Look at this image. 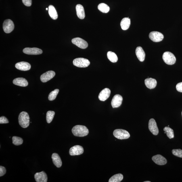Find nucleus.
Instances as JSON below:
<instances>
[{
  "mask_svg": "<svg viewBox=\"0 0 182 182\" xmlns=\"http://www.w3.org/2000/svg\"><path fill=\"white\" fill-rule=\"evenodd\" d=\"M49 14L50 16L53 20H56L58 18V15L54 7L50 5L49 7Z\"/></svg>",
  "mask_w": 182,
  "mask_h": 182,
  "instance_id": "obj_24",
  "label": "nucleus"
},
{
  "mask_svg": "<svg viewBox=\"0 0 182 182\" xmlns=\"http://www.w3.org/2000/svg\"><path fill=\"white\" fill-rule=\"evenodd\" d=\"M23 52L27 54L36 55L41 54L43 51L37 48H26L23 50Z\"/></svg>",
  "mask_w": 182,
  "mask_h": 182,
  "instance_id": "obj_11",
  "label": "nucleus"
},
{
  "mask_svg": "<svg viewBox=\"0 0 182 182\" xmlns=\"http://www.w3.org/2000/svg\"><path fill=\"white\" fill-rule=\"evenodd\" d=\"M53 164L57 168H60L62 166V163L60 157L56 153H53L52 156Z\"/></svg>",
  "mask_w": 182,
  "mask_h": 182,
  "instance_id": "obj_22",
  "label": "nucleus"
},
{
  "mask_svg": "<svg viewBox=\"0 0 182 182\" xmlns=\"http://www.w3.org/2000/svg\"><path fill=\"white\" fill-rule=\"evenodd\" d=\"M72 132L76 136L83 137L89 134V131L85 126L77 125L73 128Z\"/></svg>",
  "mask_w": 182,
  "mask_h": 182,
  "instance_id": "obj_1",
  "label": "nucleus"
},
{
  "mask_svg": "<svg viewBox=\"0 0 182 182\" xmlns=\"http://www.w3.org/2000/svg\"><path fill=\"white\" fill-rule=\"evenodd\" d=\"M152 159L153 161L158 165H164L167 163L166 158L160 154L153 156Z\"/></svg>",
  "mask_w": 182,
  "mask_h": 182,
  "instance_id": "obj_14",
  "label": "nucleus"
},
{
  "mask_svg": "<svg viewBox=\"0 0 182 182\" xmlns=\"http://www.w3.org/2000/svg\"><path fill=\"white\" fill-rule=\"evenodd\" d=\"M176 89L178 91L182 93V82L177 84L176 86Z\"/></svg>",
  "mask_w": 182,
  "mask_h": 182,
  "instance_id": "obj_36",
  "label": "nucleus"
},
{
  "mask_svg": "<svg viewBox=\"0 0 182 182\" xmlns=\"http://www.w3.org/2000/svg\"><path fill=\"white\" fill-rule=\"evenodd\" d=\"M76 9L77 15L78 18L81 19H83L85 18V11L83 6L80 4H78L76 6Z\"/></svg>",
  "mask_w": 182,
  "mask_h": 182,
  "instance_id": "obj_18",
  "label": "nucleus"
},
{
  "mask_svg": "<svg viewBox=\"0 0 182 182\" xmlns=\"http://www.w3.org/2000/svg\"><path fill=\"white\" fill-rule=\"evenodd\" d=\"M107 57L110 62L115 63L118 60V57L116 54L111 51H109L107 54Z\"/></svg>",
  "mask_w": 182,
  "mask_h": 182,
  "instance_id": "obj_25",
  "label": "nucleus"
},
{
  "mask_svg": "<svg viewBox=\"0 0 182 182\" xmlns=\"http://www.w3.org/2000/svg\"><path fill=\"white\" fill-rule=\"evenodd\" d=\"M98 9L99 11L103 13H108L110 11V7L104 3H101L98 6Z\"/></svg>",
  "mask_w": 182,
  "mask_h": 182,
  "instance_id": "obj_27",
  "label": "nucleus"
},
{
  "mask_svg": "<svg viewBox=\"0 0 182 182\" xmlns=\"http://www.w3.org/2000/svg\"><path fill=\"white\" fill-rule=\"evenodd\" d=\"M163 59L166 64L168 65H173L176 62L175 57L170 52H164L163 55Z\"/></svg>",
  "mask_w": 182,
  "mask_h": 182,
  "instance_id": "obj_3",
  "label": "nucleus"
},
{
  "mask_svg": "<svg viewBox=\"0 0 182 182\" xmlns=\"http://www.w3.org/2000/svg\"><path fill=\"white\" fill-rule=\"evenodd\" d=\"M123 179V175L121 174H116L109 179V182H120Z\"/></svg>",
  "mask_w": 182,
  "mask_h": 182,
  "instance_id": "obj_26",
  "label": "nucleus"
},
{
  "mask_svg": "<svg viewBox=\"0 0 182 182\" xmlns=\"http://www.w3.org/2000/svg\"><path fill=\"white\" fill-rule=\"evenodd\" d=\"M73 64L78 67L86 68L89 66L90 62L87 59L78 58L74 59L73 61Z\"/></svg>",
  "mask_w": 182,
  "mask_h": 182,
  "instance_id": "obj_5",
  "label": "nucleus"
},
{
  "mask_svg": "<svg viewBox=\"0 0 182 182\" xmlns=\"http://www.w3.org/2000/svg\"><path fill=\"white\" fill-rule=\"evenodd\" d=\"M145 84L146 86L148 89H152L156 87L157 84V82L156 79L152 78H148L145 80Z\"/></svg>",
  "mask_w": 182,
  "mask_h": 182,
  "instance_id": "obj_21",
  "label": "nucleus"
},
{
  "mask_svg": "<svg viewBox=\"0 0 182 182\" xmlns=\"http://www.w3.org/2000/svg\"><path fill=\"white\" fill-rule=\"evenodd\" d=\"M164 131L166 132L167 136L169 139H171L174 138V131L171 128H169V126L168 127L166 126V127L164 128Z\"/></svg>",
  "mask_w": 182,
  "mask_h": 182,
  "instance_id": "obj_28",
  "label": "nucleus"
},
{
  "mask_svg": "<svg viewBox=\"0 0 182 182\" xmlns=\"http://www.w3.org/2000/svg\"><path fill=\"white\" fill-rule=\"evenodd\" d=\"M72 43L77 47L82 49H85L88 46L87 42L80 38H74L72 40Z\"/></svg>",
  "mask_w": 182,
  "mask_h": 182,
  "instance_id": "obj_7",
  "label": "nucleus"
},
{
  "mask_svg": "<svg viewBox=\"0 0 182 182\" xmlns=\"http://www.w3.org/2000/svg\"><path fill=\"white\" fill-rule=\"evenodd\" d=\"M84 149L83 147L80 145H75L71 148L69 150L71 156H77L83 154Z\"/></svg>",
  "mask_w": 182,
  "mask_h": 182,
  "instance_id": "obj_10",
  "label": "nucleus"
},
{
  "mask_svg": "<svg viewBox=\"0 0 182 182\" xmlns=\"http://www.w3.org/2000/svg\"><path fill=\"white\" fill-rule=\"evenodd\" d=\"M123 98L121 95H116L114 96L111 101L112 106L113 108H118L122 104Z\"/></svg>",
  "mask_w": 182,
  "mask_h": 182,
  "instance_id": "obj_13",
  "label": "nucleus"
},
{
  "mask_svg": "<svg viewBox=\"0 0 182 182\" xmlns=\"http://www.w3.org/2000/svg\"></svg>",
  "mask_w": 182,
  "mask_h": 182,
  "instance_id": "obj_39",
  "label": "nucleus"
},
{
  "mask_svg": "<svg viewBox=\"0 0 182 182\" xmlns=\"http://www.w3.org/2000/svg\"><path fill=\"white\" fill-rule=\"evenodd\" d=\"M144 182H150V181H144Z\"/></svg>",
  "mask_w": 182,
  "mask_h": 182,
  "instance_id": "obj_37",
  "label": "nucleus"
},
{
  "mask_svg": "<svg viewBox=\"0 0 182 182\" xmlns=\"http://www.w3.org/2000/svg\"><path fill=\"white\" fill-rule=\"evenodd\" d=\"M172 153L174 156L182 158V150L181 149H173L172 150Z\"/></svg>",
  "mask_w": 182,
  "mask_h": 182,
  "instance_id": "obj_32",
  "label": "nucleus"
},
{
  "mask_svg": "<svg viewBox=\"0 0 182 182\" xmlns=\"http://www.w3.org/2000/svg\"><path fill=\"white\" fill-rule=\"evenodd\" d=\"M111 91L108 88L103 89L99 95V99L101 101H105L110 97Z\"/></svg>",
  "mask_w": 182,
  "mask_h": 182,
  "instance_id": "obj_16",
  "label": "nucleus"
},
{
  "mask_svg": "<svg viewBox=\"0 0 182 182\" xmlns=\"http://www.w3.org/2000/svg\"><path fill=\"white\" fill-rule=\"evenodd\" d=\"M34 178L37 182H47L48 180L46 174L44 171L36 173L34 175Z\"/></svg>",
  "mask_w": 182,
  "mask_h": 182,
  "instance_id": "obj_15",
  "label": "nucleus"
},
{
  "mask_svg": "<svg viewBox=\"0 0 182 182\" xmlns=\"http://www.w3.org/2000/svg\"><path fill=\"white\" fill-rule=\"evenodd\" d=\"M3 28L4 31L5 33L7 34L10 33L14 29V23L11 20H6L3 23Z\"/></svg>",
  "mask_w": 182,
  "mask_h": 182,
  "instance_id": "obj_6",
  "label": "nucleus"
},
{
  "mask_svg": "<svg viewBox=\"0 0 182 182\" xmlns=\"http://www.w3.org/2000/svg\"><path fill=\"white\" fill-rule=\"evenodd\" d=\"M136 54L140 61L143 62L144 60L145 53L142 48L138 47L136 50Z\"/></svg>",
  "mask_w": 182,
  "mask_h": 182,
  "instance_id": "obj_19",
  "label": "nucleus"
},
{
  "mask_svg": "<svg viewBox=\"0 0 182 182\" xmlns=\"http://www.w3.org/2000/svg\"><path fill=\"white\" fill-rule=\"evenodd\" d=\"M6 173V170L5 167L2 166H0V177H2Z\"/></svg>",
  "mask_w": 182,
  "mask_h": 182,
  "instance_id": "obj_35",
  "label": "nucleus"
},
{
  "mask_svg": "<svg viewBox=\"0 0 182 182\" xmlns=\"http://www.w3.org/2000/svg\"><path fill=\"white\" fill-rule=\"evenodd\" d=\"M9 122V120L6 118L5 116H1L0 118V124H7Z\"/></svg>",
  "mask_w": 182,
  "mask_h": 182,
  "instance_id": "obj_33",
  "label": "nucleus"
},
{
  "mask_svg": "<svg viewBox=\"0 0 182 182\" xmlns=\"http://www.w3.org/2000/svg\"><path fill=\"white\" fill-rule=\"evenodd\" d=\"M22 3L27 7L31 6L32 5V0H22Z\"/></svg>",
  "mask_w": 182,
  "mask_h": 182,
  "instance_id": "obj_34",
  "label": "nucleus"
},
{
  "mask_svg": "<svg viewBox=\"0 0 182 182\" xmlns=\"http://www.w3.org/2000/svg\"><path fill=\"white\" fill-rule=\"evenodd\" d=\"M19 123L23 128H26L30 125V118L28 113L23 111L20 114L18 118Z\"/></svg>",
  "mask_w": 182,
  "mask_h": 182,
  "instance_id": "obj_2",
  "label": "nucleus"
},
{
  "mask_svg": "<svg viewBox=\"0 0 182 182\" xmlns=\"http://www.w3.org/2000/svg\"><path fill=\"white\" fill-rule=\"evenodd\" d=\"M15 67L20 70L27 71L30 69L31 68V65L27 62H20L17 63L15 65Z\"/></svg>",
  "mask_w": 182,
  "mask_h": 182,
  "instance_id": "obj_17",
  "label": "nucleus"
},
{
  "mask_svg": "<svg viewBox=\"0 0 182 182\" xmlns=\"http://www.w3.org/2000/svg\"><path fill=\"white\" fill-rule=\"evenodd\" d=\"M12 140L13 144L16 146L21 145L23 143L22 139L21 138L18 137H13Z\"/></svg>",
  "mask_w": 182,
  "mask_h": 182,
  "instance_id": "obj_31",
  "label": "nucleus"
},
{
  "mask_svg": "<svg viewBox=\"0 0 182 182\" xmlns=\"http://www.w3.org/2000/svg\"><path fill=\"white\" fill-rule=\"evenodd\" d=\"M131 24V20L130 19L128 18H124L120 22V26L122 29L123 30H126L130 27Z\"/></svg>",
  "mask_w": 182,
  "mask_h": 182,
  "instance_id": "obj_23",
  "label": "nucleus"
},
{
  "mask_svg": "<svg viewBox=\"0 0 182 182\" xmlns=\"http://www.w3.org/2000/svg\"><path fill=\"white\" fill-rule=\"evenodd\" d=\"M148 128L151 133L154 135H158V129L157 126L156 121L153 118L149 120L148 124Z\"/></svg>",
  "mask_w": 182,
  "mask_h": 182,
  "instance_id": "obj_9",
  "label": "nucleus"
},
{
  "mask_svg": "<svg viewBox=\"0 0 182 182\" xmlns=\"http://www.w3.org/2000/svg\"><path fill=\"white\" fill-rule=\"evenodd\" d=\"M114 136L119 139L123 140L129 138L130 134L126 130L122 129H116L113 132Z\"/></svg>",
  "mask_w": 182,
  "mask_h": 182,
  "instance_id": "obj_4",
  "label": "nucleus"
},
{
  "mask_svg": "<svg viewBox=\"0 0 182 182\" xmlns=\"http://www.w3.org/2000/svg\"><path fill=\"white\" fill-rule=\"evenodd\" d=\"M46 10H48V9L47 8L46 9Z\"/></svg>",
  "mask_w": 182,
  "mask_h": 182,
  "instance_id": "obj_38",
  "label": "nucleus"
},
{
  "mask_svg": "<svg viewBox=\"0 0 182 182\" xmlns=\"http://www.w3.org/2000/svg\"><path fill=\"white\" fill-rule=\"evenodd\" d=\"M55 113L53 111H49L47 113L46 120L48 123H50L54 117Z\"/></svg>",
  "mask_w": 182,
  "mask_h": 182,
  "instance_id": "obj_29",
  "label": "nucleus"
},
{
  "mask_svg": "<svg viewBox=\"0 0 182 182\" xmlns=\"http://www.w3.org/2000/svg\"><path fill=\"white\" fill-rule=\"evenodd\" d=\"M59 92L58 89H56L50 93L48 96V99L50 101H53L56 99Z\"/></svg>",
  "mask_w": 182,
  "mask_h": 182,
  "instance_id": "obj_30",
  "label": "nucleus"
},
{
  "mask_svg": "<svg viewBox=\"0 0 182 182\" xmlns=\"http://www.w3.org/2000/svg\"><path fill=\"white\" fill-rule=\"evenodd\" d=\"M55 75V73L52 71H48L42 74L40 77V79L42 82L45 83L52 79Z\"/></svg>",
  "mask_w": 182,
  "mask_h": 182,
  "instance_id": "obj_12",
  "label": "nucleus"
},
{
  "mask_svg": "<svg viewBox=\"0 0 182 182\" xmlns=\"http://www.w3.org/2000/svg\"><path fill=\"white\" fill-rule=\"evenodd\" d=\"M149 38L153 42H158L161 41L163 39L164 36L160 32H151L149 34Z\"/></svg>",
  "mask_w": 182,
  "mask_h": 182,
  "instance_id": "obj_8",
  "label": "nucleus"
},
{
  "mask_svg": "<svg viewBox=\"0 0 182 182\" xmlns=\"http://www.w3.org/2000/svg\"><path fill=\"white\" fill-rule=\"evenodd\" d=\"M13 83L15 85L22 87H26L28 85V82L25 79L23 78H18L13 80Z\"/></svg>",
  "mask_w": 182,
  "mask_h": 182,
  "instance_id": "obj_20",
  "label": "nucleus"
}]
</instances>
